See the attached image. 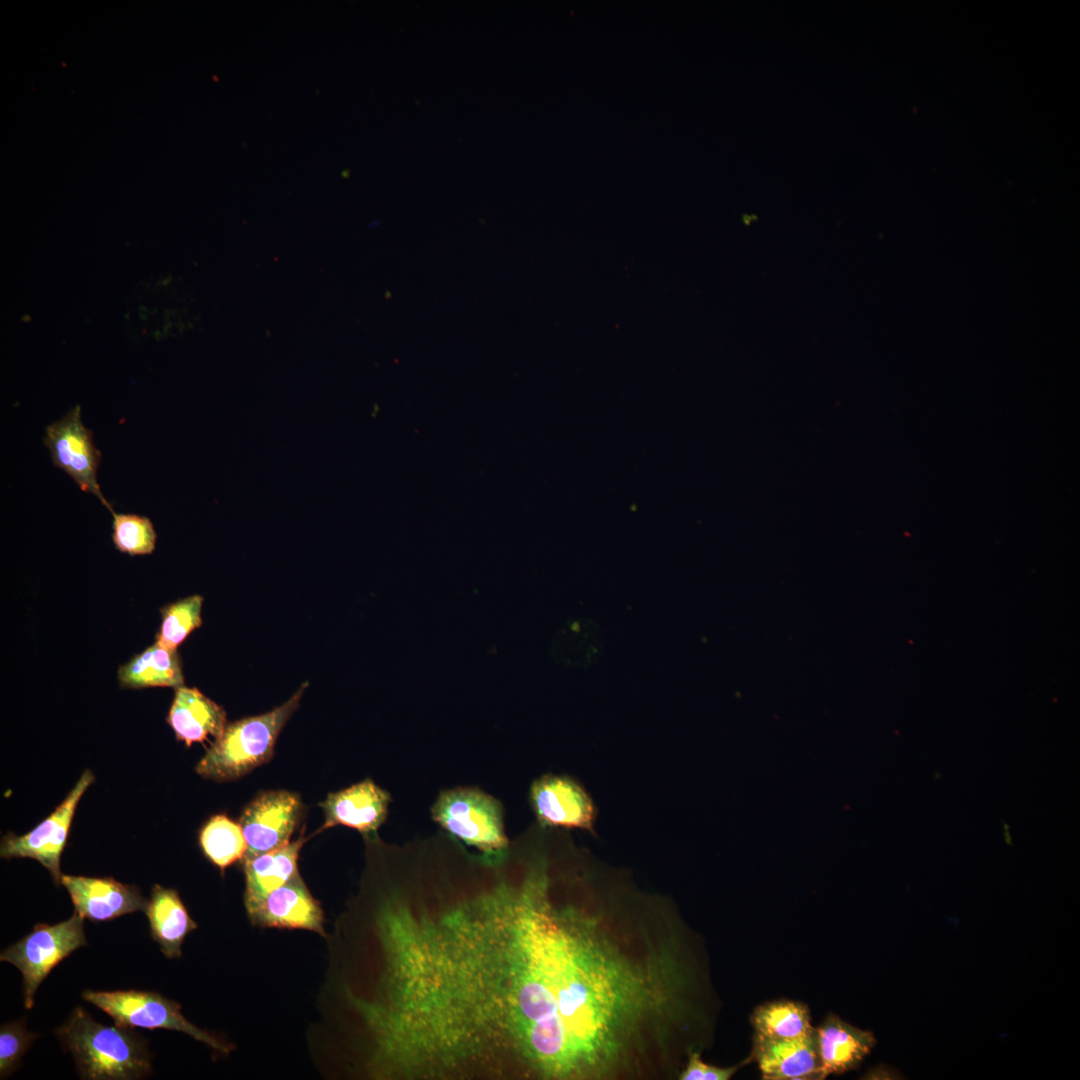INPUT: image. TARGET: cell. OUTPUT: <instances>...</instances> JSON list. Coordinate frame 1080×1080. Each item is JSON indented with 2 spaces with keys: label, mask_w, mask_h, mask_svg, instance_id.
<instances>
[{
  "label": "cell",
  "mask_w": 1080,
  "mask_h": 1080,
  "mask_svg": "<svg viewBox=\"0 0 1080 1080\" xmlns=\"http://www.w3.org/2000/svg\"><path fill=\"white\" fill-rule=\"evenodd\" d=\"M55 1034L72 1054L82 1079L136 1080L152 1073L145 1038L132 1028L100 1024L80 1006Z\"/></svg>",
  "instance_id": "cell-1"
},
{
  "label": "cell",
  "mask_w": 1080,
  "mask_h": 1080,
  "mask_svg": "<svg viewBox=\"0 0 1080 1080\" xmlns=\"http://www.w3.org/2000/svg\"><path fill=\"white\" fill-rule=\"evenodd\" d=\"M308 685L305 682L285 703L269 712L227 724L196 765V772L206 779L231 781L270 761L278 736L299 707Z\"/></svg>",
  "instance_id": "cell-2"
},
{
  "label": "cell",
  "mask_w": 1080,
  "mask_h": 1080,
  "mask_svg": "<svg viewBox=\"0 0 1080 1080\" xmlns=\"http://www.w3.org/2000/svg\"><path fill=\"white\" fill-rule=\"evenodd\" d=\"M431 813L450 836L478 850L486 859L496 861L507 852L502 806L489 794L469 787L445 790Z\"/></svg>",
  "instance_id": "cell-3"
},
{
  "label": "cell",
  "mask_w": 1080,
  "mask_h": 1080,
  "mask_svg": "<svg viewBox=\"0 0 1080 1080\" xmlns=\"http://www.w3.org/2000/svg\"><path fill=\"white\" fill-rule=\"evenodd\" d=\"M82 998L97 1006L126 1028L168 1029L186 1033L209 1047L229 1053L231 1046L206 1030L190 1023L181 1013V1005L159 993L139 990L91 991Z\"/></svg>",
  "instance_id": "cell-4"
},
{
  "label": "cell",
  "mask_w": 1080,
  "mask_h": 1080,
  "mask_svg": "<svg viewBox=\"0 0 1080 1080\" xmlns=\"http://www.w3.org/2000/svg\"><path fill=\"white\" fill-rule=\"evenodd\" d=\"M83 919L76 912L57 924L39 923L21 940L1 952L0 960L16 966L23 975L24 1004H34L41 982L63 959L86 946Z\"/></svg>",
  "instance_id": "cell-5"
},
{
  "label": "cell",
  "mask_w": 1080,
  "mask_h": 1080,
  "mask_svg": "<svg viewBox=\"0 0 1080 1080\" xmlns=\"http://www.w3.org/2000/svg\"><path fill=\"white\" fill-rule=\"evenodd\" d=\"M93 781V773L85 770L62 803L36 828L22 836L5 835L1 840V857L35 859L49 870L56 884L60 883V857L70 824L81 796Z\"/></svg>",
  "instance_id": "cell-6"
},
{
  "label": "cell",
  "mask_w": 1080,
  "mask_h": 1080,
  "mask_svg": "<svg viewBox=\"0 0 1080 1080\" xmlns=\"http://www.w3.org/2000/svg\"><path fill=\"white\" fill-rule=\"evenodd\" d=\"M79 405L71 408L60 420L45 429L43 442L49 449L54 466L67 473L83 492L96 496L112 513L97 482L101 452L93 443L92 431L81 420Z\"/></svg>",
  "instance_id": "cell-7"
},
{
  "label": "cell",
  "mask_w": 1080,
  "mask_h": 1080,
  "mask_svg": "<svg viewBox=\"0 0 1080 1080\" xmlns=\"http://www.w3.org/2000/svg\"><path fill=\"white\" fill-rule=\"evenodd\" d=\"M302 802L298 794L270 790L257 795L243 810L239 824L246 841L241 861L287 845L298 826Z\"/></svg>",
  "instance_id": "cell-8"
},
{
  "label": "cell",
  "mask_w": 1080,
  "mask_h": 1080,
  "mask_svg": "<svg viewBox=\"0 0 1080 1080\" xmlns=\"http://www.w3.org/2000/svg\"><path fill=\"white\" fill-rule=\"evenodd\" d=\"M535 815L544 826L593 830L595 808L583 787L567 776L545 775L530 788Z\"/></svg>",
  "instance_id": "cell-9"
},
{
  "label": "cell",
  "mask_w": 1080,
  "mask_h": 1080,
  "mask_svg": "<svg viewBox=\"0 0 1080 1080\" xmlns=\"http://www.w3.org/2000/svg\"><path fill=\"white\" fill-rule=\"evenodd\" d=\"M253 925L305 929L325 936L324 912L298 872L247 911Z\"/></svg>",
  "instance_id": "cell-10"
},
{
  "label": "cell",
  "mask_w": 1080,
  "mask_h": 1080,
  "mask_svg": "<svg viewBox=\"0 0 1080 1080\" xmlns=\"http://www.w3.org/2000/svg\"><path fill=\"white\" fill-rule=\"evenodd\" d=\"M60 883L67 889L75 912L82 918L96 922L145 911L148 902L136 886L109 877L62 874Z\"/></svg>",
  "instance_id": "cell-11"
},
{
  "label": "cell",
  "mask_w": 1080,
  "mask_h": 1080,
  "mask_svg": "<svg viewBox=\"0 0 1080 1080\" xmlns=\"http://www.w3.org/2000/svg\"><path fill=\"white\" fill-rule=\"evenodd\" d=\"M753 1056L765 1080H821L822 1069L815 1031L805 1037H753Z\"/></svg>",
  "instance_id": "cell-12"
},
{
  "label": "cell",
  "mask_w": 1080,
  "mask_h": 1080,
  "mask_svg": "<svg viewBox=\"0 0 1080 1080\" xmlns=\"http://www.w3.org/2000/svg\"><path fill=\"white\" fill-rule=\"evenodd\" d=\"M390 794L371 779L330 793L319 804L325 821L320 831L343 825L359 831L363 836L374 835L387 817Z\"/></svg>",
  "instance_id": "cell-13"
},
{
  "label": "cell",
  "mask_w": 1080,
  "mask_h": 1080,
  "mask_svg": "<svg viewBox=\"0 0 1080 1080\" xmlns=\"http://www.w3.org/2000/svg\"><path fill=\"white\" fill-rule=\"evenodd\" d=\"M167 721L176 738L189 747L193 742H204L209 737L217 740L226 726V712L197 688H175Z\"/></svg>",
  "instance_id": "cell-14"
},
{
  "label": "cell",
  "mask_w": 1080,
  "mask_h": 1080,
  "mask_svg": "<svg viewBox=\"0 0 1080 1080\" xmlns=\"http://www.w3.org/2000/svg\"><path fill=\"white\" fill-rule=\"evenodd\" d=\"M816 1034L823 1079L856 1068L876 1043L871 1032L852 1026L832 1013L816 1028Z\"/></svg>",
  "instance_id": "cell-15"
},
{
  "label": "cell",
  "mask_w": 1080,
  "mask_h": 1080,
  "mask_svg": "<svg viewBox=\"0 0 1080 1080\" xmlns=\"http://www.w3.org/2000/svg\"><path fill=\"white\" fill-rule=\"evenodd\" d=\"M145 912L151 937L159 945L164 956L180 957L186 936L198 926L191 918L177 891L158 884L154 885Z\"/></svg>",
  "instance_id": "cell-16"
},
{
  "label": "cell",
  "mask_w": 1080,
  "mask_h": 1080,
  "mask_svg": "<svg viewBox=\"0 0 1080 1080\" xmlns=\"http://www.w3.org/2000/svg\"><path fill=\"white\" fill-rule=\"evenodd\" d=\"M309 838L300 836L287 845L254 858L243 860L246 911L258 905L270 892L285 884L298 871L302 846Z\"/></svg>",
  "instance_id": "cell-17"
},
{
  "label": "cell",
  "mask_w": 1080,
  "mask_h": 1080,
  "mask_svg": "<svg viewBox=\"0 0 1080 1080\" xmlns=\"http://www.w3.org/2000/svg\"><path fill=\"white\" fill-rule=\"evenodd\" d=\"M118 680L122 688L130 689L183 686L179 654L154 643L120 666Z\"/></svg>",
  "instance_id": "cell-18"
},
{
  "label": "cell",
  "mask_w": 1080,
  "mask_h": 1080,
  "mask_svg": "<svg viewBox=\"0 0 1080 1080\" xmlns=\"http://www.w3.org/2000/svg\"><path fill=\"white\" fill-rule=\"evenodd\" d=\"M751 1023L755 1034L768 1038H799L815 1031L807 1005L793 1000L759 1005L752 1013Z\"/></svg>",
  "instance_id": "cell-19"
},
{
  "label": "cell",
  "mask_w": 1080,
  "mask_h": 1080,
  "mask_svg": "<svg viewBox=\"0 0 1080 1080\" xmlns=\"http://www.w3.org/2000/svg\"><path fill=\"white\" fill-rule=\"evenodd\" d=\"M200 845L205 856L221 870L246 852V841L239 823L225 815L211 817L200 832Z\"/></svg>",
  "instance_id": "cell-20"
},
{
  "label": "cell",
  "mask_w": 1080,
  "mask_h": 1080,
  "mask_svg": "<svg viewBox=\"0 0 1080 1080\" xmlns=\"http://www.w3.org/2000/svg\"><path fill=\"white\" fill-rule=\"evenodd\" d=\"M202 603V596L192 595L163 607L155 643L168 650H177L190 633L201 626Z\"/></svg>",
  "instance_id": "cell-21"
},
{
  "label": "cell",
  "mask_w": 1080,
  "mask_h": 1080,
  "mask_svg": "<svg viewBox=\"0 0 1080 1080\" xmlns=\"http://www.w3.org/2000/svg\"><path fill=\"white\" fill-rule=\"evenodd\" d=\"M112 515V540L119 552L134 556L148 555L154 551L157 536L149 518L114 511Z\"/></svg>",
  "instance_id": "cell-22"
},
{
  "label": "cell",
  "mask_w": 1080,
  "mask_h": 1080,
  "mask_svg": "<svg viewBox=\"0 0 1080 1080\" xmlns=\"http://www.w3.org/2000/svg\"><path fill=\"white\" fill-rule=\"evenodd\" d=\"M37 1034L26 1029L24 1020L11 1021L0 1028V1076L11 1075Z\"/></svg>",
  "instance_id": "cell-23"
},
{
  "label": "cell",
  "mask_w": 1080,
  "mask_h": 1080,
  "mask_svg": "<svg viewBox=\"0 0 1080 1080\" xmlns=\"http://www.w3.org/2000/svg\"><path fill=\"white\" fill-rule=\"evenodd\" d=\"M740 1065L731 1067H718L705 1063L701 1058V1052L691 1050L687 1056L685 1065L681 1070L679 1080H728Z\"/></svg>",
  "instance_id": "cell-24"
},
{
  "label": "cell",
  "mask_w": 1080,
  "mask_h": 1080,
  "mask_svg": "<svg viewBox=\"0 0 1080 1080\" xmlns=\"http://www.w3.org/2000/svg\"><path fill=\"white\" fill-rule=\"evenodd\" d=\"M147 315V309L144 306L139 307V316L145 320L147 318Z\"/></svg>",
  "instance_id": "cell-25"
}]
</instances>
